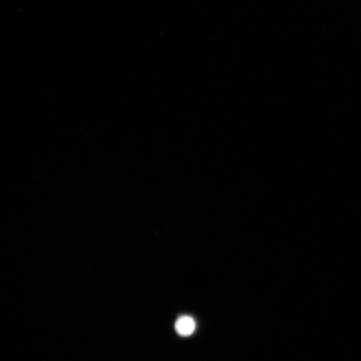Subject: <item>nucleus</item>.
<instances>
[{
    "label": "nucleus",
    "mask_w": 361,
    "mask_h": 361,
    "mask_svg": "<svg viewBox=\"0 0 361 361\" xmlns=\"http://www.w3.org/2000/svg\"><path fill=\"white\" fill-rule=\"evenodd\" d=\"M175 329L180 336H190L196 329V322L191 316H180L176 322Z\"/></svg>",
    "instance_id": "nucleus-1"
}]
</instances>
